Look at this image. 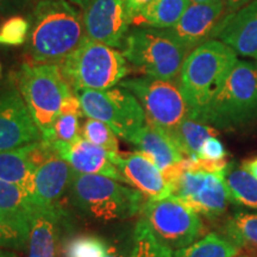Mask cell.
Instances as JSON below:
<instances>
[{
  "instance_id": "6da1fadb",
  "label": "cell",
  "mask_w": 257,
  "mask_h": 257,
  "mask_svg": "<svg viewBox=\"0 0 257 257\" xmlns=\"http://www.w3.org/2000/svg\"><path fill=\"white\" fill-rule=\"evenodd\" d=\"M87 38L82 16L67 0H41L35 9L30 50L35 62L61 63Z\"/></svg>"
},
{
  "instance_id": "7a4b0ae2",
  "label": "cell",
  "mask_w": 257,
  "mask_h": 257,
  "mask_svg": "<svg viewBox=\"0 0 257 257\" xmlns=\"http://www.w3.org/2000/svg\"><path fill=\"white\" fill-rule=\"evenodd\" d=\"M237 61L236 51L218 40L205 42L188 54L180 72L179 85L192 119H199Z\"/></svg>"
},
{
  "instance_id": "3957f363",
  "label": "cell",
  "mask_w": 257,
  "mask_h": 257,
  "mask_svg": "<svg viewBox=\"0 0 257 257\" xmlns=\"http://www.w3.org/2000/svg\"><path fill=\"white\" fill-rule=\"evenodd\" d=\"M68 189L74 206L104 223L136 216L143 206L142 193L107 176L74 170Z\"/></svg>"
},
{
  "instance_id": "277c9868",
  "label": "cell",
  "mask_w": 257,
  "mask_h": 257,
  "mask_svg": "<svg viewBox=\"0 0 257 257\" xmlns=\"http://www.w3.org/2000/svg\"><path fill=\"white\" fill-rule=\"evenodd\" d=\"M198 120L220 130H233L257 120L256 67L237 61Z\"/></svg>"
},
{
  "instance_id": "5b68a950",
  "label": "cell",
  "mask_w": 257,
  "mask_h": 257,
  "mask_svg": "<svg viewBox=\"0 0 257 257\" xmlns=\"http://www.w3.org/2000/svg\"><path fill=\"white\" fill-rule=\"evenodd\" d=\"M18 87L40 128L42 140L53 138V125L73 89L57 63H24L18 73Z\"/></svg>"
},
{
  "instance_id": "8992f818",
  "label": "cell",
  "mask_w": 257,
  "mask_h": 257,
  "mask_svg": "<svg viewBox=\"0 0 257 257\" xmlns=\"http://www.w3.org/2000/svg\"><path fill=\"white\" fill-rule=\"evenodd\" d=\"M188 50L167 29L140 27L126 35L123 55L147 78L175 81Z\"/></svg>"
},
{
  "instance_id": "52a82bcc",
  "label": "cell",
  "mask_w": 257,
  "mask_h": 257,
  "mask_svg": "<svg viewBox=\"0 0 257 257\" xmlns=\"http://www.w3.org/2000/svg\"><path fill=\"white\" fill-rule=\"evenodd\" d=\"M60 67L75 93L80 89L105 91L112 88L128 72L123 53L89 38L62 61Z\"/></svg>"
},
{
  "instance_id": "ba28073f",
  "label": "cell",
  "mask_w": 257,
  "mask_h": 257,
  "mask_svg": "<svg viewBox=\"0 0 257 257\" xmlns=\"http://www.w3.org/2000/svg\"><path fill=\"white\" fill-rule=\"evenodd\" d=\"M120 87L136 96L146 114L147 124L169 135L187 118L191 110L180 85L153 78L128 79L119 82Z\"/></svg>"
},
{
  "instance_id": "9c48e42d",
  "label": "cell",
  "mask_w": 257,
  "mask_h": 257,
  "mask_svg": "<svg viewBox=\"0 0 257 257\" xmlns=\"http://www.w3.org/2000/svg\"><path fill=\"white\" fill-rule=\"evenodd\" d=\"M79 98L83 115L107 124L113 133L128 141L147 124L146 114L133 93L123 87L105 91L80 89Z\"/></svg>"
},
{
  "instance_id": "30bf717a",
  "label": "cell",
  "mask_w": 257,
  "mask_h": 257,
  "mask_svg": "<svg viewBox=\"0 0 257 257\" xmlns=\"http://www.w3.org/2000/svg\"><path fill=\"white\" fill-rule=\"evenodd\" d=\"M141 211L156 238L173 251L191 245L205 232L199 214L175 195L147 200Z\"/></svg>"
},
{
  "instance_id": "8fae6325",
  "label": "cell",
  "mask_w": 257,
  "mask_h": 257,
  "mask_svg": "<svg viewBox=\"0 0 257 257\" xmlns=\"http://www.w3.org/2000/svg\"><path fill=\"white\" fill-rule=\"evenodd\" d=\"M170 187L172 195L211 219L223 216L230 202L225 174L186 169L173 180Z\"/></svg>"
},
{
  "instance_id": "7c38bea8",
  "label": "cell",
  "mask_w": 257,
  "mask_h": 257,
  "mask_svg": "<svg viewBox=\"0 0 257 257\" xmlns=\"http://www.w3.org/2000/svg\"><path fill=\"white\" fill-rule=\"evenodd\" d=\"M42 141L40 128L17 89L0 94V153L11 152Z\"/></svg>"
},
{
  "instance_id": "4fadbf2b",
  "label": "cell",
  "mask_w": 257,
  "mask_h": 257,
  "mask_svg": "<svg viewBox=\"0 0 257 257\" xmlns=\"http://www.w3.org/2000/svg\"><path fill=\"white\" fill-rule=\"evenodd\" d=\"M82 19L89 40L112 48L123 47L131 24L124 0H89Z\"/></svg>"
},
{
  "instance_id": "5bb4252c",
  "label": "cell",
  "mask_w": 257,
  "mask_h": 257,
  "mask_svg": "<svg viewBox=\"0 0 257 257\" xmlns=\"http://www.w3.org/2000/svg\"><path fill=\"white\" fill-rule=\"evenodd\" d=\"M227 15L229 11L220 0L189 4L178 23L167 30L191 53L205 42L213 40L216 30Z\"/></svg>"
},
{
  "instance_id": "9a60e30c",
  "label": "cell",
  "mask_w": 257,
  "mask_h": 257,
  "mask_svg": "<svg viewBox=\"0 0 257 257\" xmlns=\"http://www.w3.org/2000/svg\"><path fill=\"white\" fill-rule=\"evenodd\" d=\"M53 146L57 156L66 160L73 170L81 174H95L107 176L117 181L126 182V179L114 165L115 156L119 154H111L102 148L95 146L85 138L80 137L73 143H64L62 141H46Z\"/></svg>"
},
{
  "instance_id": "2e32d148",
  "label": "cell",
  "mask_w": 257,
  "mask_h": 257,
  "mask_svg": "<svg viewBox=\"0 0 257 257\" xmlns=\"http://www.w3.org/2000/svg\"><path fill=\"white\" fill-rule=\"evenodd\" d=\"M114 165L135 189L147 200H156L172 195V187L162 172L146 154L136 152L126 156H115Z\"/></svg>"
},
{
  "instance_id": "e0dca14e",
  "label": "cell",
  "mask_w": 257,
  "mask_h": 257,
  "mask_svg": "<svg viewBox=\"0 0 257 257\" xmlns=\"http://www.w3.org/2000/svg\"><path fill=\"white\" fill-rule=\"evenodd\" d=\"M214 38L239 55L257 60V0L227 15L216 30Z\"/></svg>"
},
{
  "instance_id": "ac0fdd59",
  "label": "cell",
  "mask_w": 257,
  "mask_h": 257,
  "mask_svg": "<svg viewBox=\"0 0 257 257\" xmlns=\"http://www.w3.org/2000/svg\"><path fill=\"white\" fill-rule=\"evenodd\" d=\"M74 170L66 160L53 155L38 167L34 176L32 198L36 204L57 207L67 188H69Z\"/></svg>"
},
{
  "instance_id": "d6986e66",
  "label": "cell",
  "mask_w": 257,
  "mask_h": 257,
  "mask_svg": "<svg viewBox=\"0 0 257 257\" xmlns=\"http://www.w3.org/2000/svg\"><path fill=\"white\" fill-rule=\"evenodd\" d=\"M62 212L35 204L29 217L28 257H55L57 231Z\"/></svg>"
},
{
  "instance_id": "ffe728a7",
  "label": "cell",
  "mask_w": 257,
  "mask_h": 257,
  "mask_svg": "<svg viewBox=\"0 0 257 257\" xmlns=\"http://www.w3.org/2000/svg\"><path fill=\"white\" fill-rule=\"evenodd\" d=\"M137 148L138 152L146 154L157 166L162 174L179 165L185 156L162 131L146 124L127 141Z\"/></svg>"
},
{
  "instance_id": "44dd1931",
  "label": "cell",
  "mask_w": 257,
  "mask_h": 257,
  "mask_svg": "<svg viewBox=\"0 0 257 257\" xmlns=\"http://www.w3.org/2000/svg\"><path fill=\"white\" fill-rule=\"evenodd\" d=\"M29 149L30 146L0 153V179L19 186L32 197L36 167L32 165Z\"/></svg>"
},
{
  "instance_id": "7402d4cb",
  "label": "cell",
  "mask_w": 257,
  "mask_h": 257,
  "mask_svg": "<svg viewBox=\"0 0 257 257\" xmlns=\"http://www.w3.org/2000/svg\"><path fill=\"white\" fill-rule=\"evenodd\" d=\"M218 128L202 121L187 118L175 130L167 135L185 157H198L202 143L208 137H217Z\"/></svg>"
},
{
  "instance_id": "603a6c76",
  "label": "cell",
  "mask_w": 257,
  "mask_h": 257,
  "mask_svg": "<svg viewBox=\"0 0 257 257\" xmlns=\"http://www.w3.org/2000/svg\"><path fill=\"white\" fill-rule=\"evenodd\" d=\"M189 4V0H153L135 25L169 29L178 23Z\"/></svg>"
},
{
  "instance_id": "cb8c5ba5",
  "label": "cell",
  "mask_w": 257,
  "mask_h": 257,
  "mask_svg": "<svg viewBox=\"0 0 257 257\" xmlns=\"http://www.w3.org/2000/svg\"><path fill=\"white\" fill-rule=\"evenodd\" d=\"M225 185L230 202L257 211V180L251 174L242 167L234 168L233 163H229Z\"/></svg>"
},
{
  "instance_id": "d4e9b609",
  "label": "cell",
  "mask_w": 257,
  "mask_h": 257,
  "mask_svg": "<svg viewBox=\"0 0 257 257\" xmlns=\"http://www.w3.org/2000/svg\"><path fill=\"white\" fill-rule=\"evenodd\" d=\"M240 251L224 234L211 232L191 245L173 251V257H237Z\"/></svg>"
},
{
  "instance_id": "484cf974",
  "label": "cell",
  "mask_w": 257,
  "mask_h": 257,
  "mask_svg": "<svg viewBox=\"0 0 257 257\" xmlns=\"http://www.w3.org/2000/svg\"><path fill=\"white\" fill-rule=\"evenodd\" d=\"M223 232L238 248L257 250V213L234 212L225 221Z\"/></svg>"
},
{
  "instance_id": "4316f807",
  "label": "cell",
  "mask_w": 257,
  "mask_h": 257,
  "mask_svg": "<svg viewBox=\"0 0 257 257\" xmlns=\"http://www.w3.org/2000/svg\"><path fill=\"white\" fill-rule=\"evenodd\" d=\"M35 204L36 202L27 191L0 179V210L3 212L29 224Z\"/></svg>"
},
{
  "instance_id": "83f0119b",
  "label": "cell",
  "mask_w": 257,
  "mask_h": 257,
  "mask_svg": "<svg viewBox=\"0 0 257 257\" xmlns=\"http://www.w3.org/2000/svg\"><path fill=\"white\" fill-rule=\"evenodd\" d=\"M130 257H173V250L162 244L144 219L137 221L133 231Z\"/></svg>"
},
{
  "instance_id": "f1b7e54d",
  "label": "cell",
  "mask_w": 257,
  "mask_h": 257,
  "mask_svg": "<svg viewBox=\"0 0 257 257\" xmlns=\"http://www.w3.org/2000/svg\"><path fill=\"white\" fill-rule=\"evenodd\" d=\"M29 224L9 216L0 210V246L2 248H27Z\"/></svg>"
},
{
  "instance_id": "f546056e",
  "label": "cell",
  "mask_w": 257,
  "mask_h": 257,
  "mask_svg": "<svg viewBox=\"0 0 257 257\" xmlns=\"http://www.w3.org/2000/svg\"><path fill=\"white\" fill-rule=\"evenodd\" d=\"M81 137L111 154H119L117 135L107 124L88 118L81 127Z\"/></svg>"
},
{
  "instance_id": "4dcf8cb0",
  "label": "cell",
  "mask_w": 257,
  "mask_h": 257,
  "mask_svg": "<svg viewBox=\"0 0 257 257\" xmlns=\"http://www.w3.org/2000/svg\"><path fill=\"white\" fill-rule=\"evenodd\" d=\"M108 244L100 237L81 234L73 237L64 246L66 257H105Z\"/></svg>"
},
{
  "instance_id": "1f68e13d",
  "label": "cell",
  "mask_w": 257,
  "mask_h": 257,
  "mask_svg": "<svg viewBox=\"0 0 257 257\" xmlns=\"http://www.w3.org/2000/svg\"><path fill=\"white\" fill-rule=\"evenodd\" d=\"M30 28V23L21 16L9 18L0 27V44L22 46L27 41Z\"/></svg>"
},
{
  "instance_id": "d6a6232c",
  "label": "cell",
  "mask_w": 257,
  "mask_h": 257,
  "mask_svg": "<svg viewBox=\"0 0 257 257\" xmlns=\"http://www.w3.org/2000/svg\"><path fill=\"white\" fill-rule=\"evenodd\" d=\"M78 113H60L53 125V138L50 141H62L64 143H73L81 137Z\"/></svg>"
},
{
  "instance_id": "836d02e7",
  "label": "cell",
  "mask_w": 257,
  "mask_h": 257,
  "mask_svg": "<svg viewBox=\"0 0 257 257\" xmlns=\"http://www.w3.org/2000/svg\"><path fill=\"white\" fill-rule=\"evenodd\" d=\"M198 157L207 161H221L226 157V150L217 137H208L200 147Z\"/></svg>"
},
{
  "instance_id": "e575fe53",
  "label": "cell",
  "mask_w": 257,
  "mask_h": 257,
  "mask_svg": "<svg viewBox=\"0 0 257 257\" xmlns=\"http://www.w3.org/2000/svg\"><path fill=\"white\" fill-rule=\"evenodd\" d=\"M152 2L153 0H124L125 9H126L131 24L137 23L138 19L142 17L144 11Z\"/></svg>"
},
{
  "instance_id": "d590c367",
  "label": "cell",
  "mask_w": 257,
  "mask_h": 257,
  "mask_svg": "<svg viewBox=\"0 0 257 257\" xmlns=\"http://www.w3.org/2000/svg\"><path fill=\"white\" fill-rule=\"evenodd\" d=\"M133 249V237L128 242L124 239H118L107 246V252L105 257H130Z\"/></svg>"
},
{
  "instance_id": "8d00e7d4",
  "label": "cell",
  "mask_w": 257,
  "mask_h": 257,
  "mask_svg": "<svg viewBox=\"0 0 257 257\" xmlns=\"http://www.w3.org/2000/svg\"><path fill=\"white\" fill-rule=\"evenodd\" d=\"M220 2H223L224 5L226 6L229 14H232V12L238 11L239 9L244 8V6L248 5L249 3L253 2V0H220Z\"/></svg>"
},
{
  "instance_id": "74e56055",
  "label": "cell",
  "mask_w": 257,
  "mask_h": 257,
  "mask_svg": "<svg viewBox=\"0 0 257 257\" xmlns=\"http://www.w3.org/2000/svg\"><path fill=\"white\" fill-rule=\"evenodd\" d=\"M27 0H0V12H10L12 10H18L19 6L24 4Z\"/></svg>"
},
{
  "instance_id": "f35d334b",
  "label": "cell",
  "mask_w": 257,
  "mask_h": 257,
  "mask_svg": "<svg viewBox=\"0 0 257 257\" xmlns=\"http://www.w3.org/2000/svg\"><path fill=\"white\" fill-rule=\"evenodd\" d=\"M242 168L244 170H246L249 174H251L253 178L257 180V157L253 160H250V161H246V162H244L242 165Z\"/></svg>"
},
{
  "instance_id": "ab89813d",
  "label": "cell",
  "mask_w": 257,
  "mask_h": 257,
  "mask_svg": "<svg viewBox=\"0 0 257 257\" xmlns=\"http://www.w3.org/2000/svg\"><path fill=\"white\" fill-rule=\"evenodd\" d=\"M67 2H69V3H72V4H74V5L79 6V8L82 9V11H83L86 6H87L89 0H67Z\"/></svg>"
},
{
  "instance_id": "60d3db41",
  "label": "cell",
  "mask_w": 257,
  "mask_h": 257,
  "mask_svg": "<svg viewBox=\"0 0 257 257\" xmlns=\"http://www.w3.org/2000/svg\"><path fill=\"white\" fill-rule=\"evenodd\" d=\"M191 4H205V3H211L214 2V0H189Z\"/></svg>"
},
{
  "instance_id": "b9f144b4",
  "label": "cell",
  "mask_w": 257,
  "mask_h": 257,
  "mask_svg": "<svg viewBox=\"0 0 257 257\" xmlns=\"http://www.w3.org/2000/svg\"><path fill=\"white\" fill-rule=\"evenodd\" d=\"M0 257H15V255H14V253H11V252L3 251V250H0Z\"/></svg>"
},
{
  "instance_id": "7bdbcfd3",
  "label": "cell",
  "mask_w": 257,
  "mask_h": 257,
  "mask_svg": "<svg viewBox=\"0 0 257 257\" xmlns=\"http://www.w3.org/2000/svg\"><path fill=\"white\" fill-rule=\"evenodd\" d=\"M0 73H2V67H0Z\"/></svg>"
},
{
  "instance_id": "ee69618b",
  "label": "cell",
  "mask_w": 257,
  "mask_h": 257,
  "mask_svg": "<svg viewBox=\"0 0 257 257\" xmlns=\"http://www.w3.org/2000/svg\"><path fill=\"white\" fill-rule=\"evenodd\" d=\"M242 257H249V256H242Z\"/></svg>"
},
{
  "instance_id": "f6af8a7d",
  "label": "cell",
  "mask_w": 257,
  "mask_h": 257,
  "mask_svg": "<svg viewBox=\"0 0 257 257\" xmlns=\"http://www.w3.org/2000/svg\"><path fill=\"white\" fill-rule=\"evenodd\" d=\"M36 2H41V0H36Z\"/></svg>"
},
{
  "instance_id": "bcb514c9",
  "label": "cell",
  "mask_w": 257,
  "mask_h": 257,
  "mask_svg": "<svg viewBox=\"0 0 257 257\" xmlns=\"http://www.w3.org/2000/svg\"><path fill=\"white\" fill-rule=\"evenodd\" d=\"M256 69H257V63H256Z\"/></svg>"
}]
</instances>
